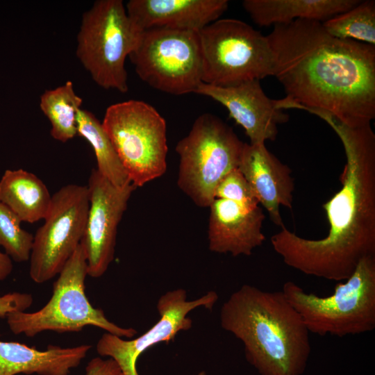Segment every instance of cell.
I'll use <instances>...</instances> for the list:
<instances>
[{
	"mask_svg": "<svg viewBox=\"0 0 375 375\" xmlns=\"http://www.w3.org/2000/svg\"><path fill=\"white\" fill-rule=\"evenodd\" d=\"M274 76L286 97L280 110L311 108L350 127L375 118V46L329 35L322 22L296 19L267 35Z\"/></svg>",
	"mask_w": 375,
	"mask_h": 375,
	"instance_id": "6da1fadb",
	"label": "cell"
},
{
	"mask_svg": "<svg viewBox=\"0 0 375 375\" xmlns=\"http://www.w3.org/2000/svg\"><path fill=\"white\" fill-rule=\"evenodd\" d=\"M314 115L336 133L346 156L342 187L322 205L328 235L303 238L284 226L270 241L288 266L340 281L352 274L361 259L375 256V134L371 125L350 127L328 112L317 110Z\"/></svg>",
	"mask_w": 375,
	"mask_h": 375,
	"instance_id": "7a4b0ae2",
	"label": "cell"
},
{
	"mask_svg": "<svg viewBox=\"0 0 375 375\" xmlns=\"http://www.w3.org/2000/svg\"><path fill=\"white\" fill-rule=\"evenodd\" d=\"M222 328L244 345L260 375H301L311 352L309 331L282 291L243 285L220 310Z\"/></svg>",
	"mask_w": 375,
	"mask_h": 375,
	"instance_id": "3957f363",
	"label": "cell"
},
{
	"mask_svg": "<svg viewBox=\"0 0 375 375\" xmlns=\"http://www.w3.org/2000/svg\"><path fill=\"white\" fill-rule=\"evenodd\" d=\"M301 315L310 333L343 337L375 328V256L363 258L334 292L319 297L306 292L292 281L281 290Z\"/></svg>",
	"mask_w": 375,
	"mask_h": 375,
	"instance_id": "277c9868",
	"label": "cell"
},
{
	"mask_svg": "<svg viewBox=\"0 0 375 375\" xmlns=\"http://www.w3.org/2000/svg\"><path fill=\"white\" fill-rule=\"evenodd\" d=\"M87 276V258L80 242L53 283L47 303L35 312L16 311L7 315L10 331L32 338L45 331L79 332L93 326L120 338H133L137 333L135 329L111 322L101 309L90 303L85 292Z\"/></svg>",
	"mask_w": 375,
	"mask_h": 375,
	"instance_id": "5b68a950",
	"label": "cell"
},
{
	"mask_svg": "<svg viewBox=\"0 0 375 375\" xmlns=\"http://www.w3.org/2000/svg\"><path fill=\"white\" fill-rule=\"evenodd\" d=\"M142 32L128 17L122 0L96 1L83 15L76 56L99 86L126 93L125 60Z\"/></svg>",
	"mask_w": 375,
	"mask_h": 375,
	"instance_id": "8992f818",
	"label": "cell"
},
{
	"mask_svg": "<svg viewBox=\"0 0 375 375\" xmlns=\"http://www.w3.org/2000/svg\"><path fill=\"white\" fill-rule=\"evenodd\" d=\"M245 142L218 117H198L176 146L178 188L198 206L209 207L221 180L238 167Z\"/></svg>",
	"mask_w": 375,
	"mask_h": 375,
	"instance_id": "52a82bcc",
	"label": "cell"
},
{
	"mask_svg": "<svg viewBox=\"0 0 375 375\" xmlns=\"http://www.w3.org/2000/svg\"><path fill=\"white\" fill-rule=\"evenodd\" d=\"M202 82L228 87L274 76L267 35L236 19H219L199 31Z\"/></svg>",
	"mask_w": 375,
	"mask_h": 375,
	"instance_id": "ba28073f",
	"label": "cell"
},
{
	"mask_svg": "<svg viewBox=\"0 0 375 375\" xmlns=\"http://www.w3.org/2000/svg\"><path fill=\"white\" fill-rule=\"evenodd\" d=\"M102 126L136 188L167 170V125L150 104L128 100L107 108Z\"/></svg>",
	"mask_w": 375,
	"mask_h": 375,
	"instance_id": "9c48e42d",
	"label": "cell"
},
{
	"mask_svg": "<svg viewBox=\"0 0 375 375\" xmlns=\"http://www.w3.org/2000/svg\"><path fill=\"white\" fill-rule=\"evenodd\" d=\"M128 58L138 76L159 91L181 95L194 92L202 83L199 32L165 28L142 31Z\"/></svg>",
	"mask_w": 375,
	"mask_h": 375,
	"instance_id": "30bf717a",
	"label": "cell"
},
{
	"mask_svg": "<svg viewBox=\"0 0 375 375\" xmlns=\"http://www.w3.org/2000/svg\"><path fill=\"white\" fill-rule=\"evenodd\" d=\"M89 209L87 185L69 184L53 194L44 224L33 236L29 274L36 283L58 275L84 234Z\"/></svg>",
	"mask_w": 375,
	"mask_h": 375,
	"instance_id": "8fae6325",
	"label": "cell"
},
{
	"mask_svg": "<svg viewBox=\"0 0 375 375\" xmlns=\"http://www.w3.org/2000/svg\"><path fill=\"white\" fill-rule=\"evenodd\" d=\"M217 299L215 291L193 301L187 300L186 291L182 288L169 291L158 301L160 318L150 329L130 340L104 333L97 343V352L115 360L124 375H139L136 363L143 352L161 342H169L178 332L190 329L192 321L188 317L189 312L201 306L212 310Z\"/></svg>",
	"mask_w": 375,
	"mask_h": 375,
	"instance_id": "7c38bea8",
	"label": "cell"
},
{
	"mask_svg": "<svg viewBox=\"0 0 375 375\" xmlns=\"http://www.w3.org/2000/svg\"><path fill=\"white\" fill-rule=\"evenodd\" d=\"M89 209L82 244L88 264V275L99 278L115 256L118 225L135 190L132 183L122 188L112 184L97 169L89 177Z\"/></svg>",
	"mask_w": 375,
	"mask_h": 375,
	"instance_id": "4fadbf2b",
	"label": "cell"
},
{
	"mask_svg": "<svg viewBox=\"0 0 375 375\" xmlns=\"http://www.w3.org/2000/svg\"><path fill=\"white\" fill-rule=\"evenodd\" d=\"M194 93L208 97L223 105L229 116L243 128L250 144L275 140L278 125L289 119V116L277 108L276 100L266 95L258 80L228 87L202 82Z\"/></svg>",
	"mask_w": 375,
	"mask_h": 375,
	"instance_id": "5bb4252c",
	"label": "cell"
},
{
	"mask_svg": "<svg viewBox=\"0 0 375 375\" xmlns=\"http://www.w3.org/2000/svg\"><path fill=\"white\" fill-rule=\"evenodd\" d=\"M253 189L271 221L284 226L280 206L292 208L294 178L292 170L265 147V143H244L238 167Z\"/></svg>",
	"mask_w": 375,
	"mask_h": 375,
	"instance_id": "9a60e30c",
	"label": "cell"
},
{
	"mask_svg": "<svg viewBox=\"0 0 375 375\" xmlns=\"http://www.w3.org/2000/svg\"><path fill=\"white\" fill-rule=\"evenodd\" d=\"M209 208L208 239L211 251L249 256L262 244L265 216L259 206L249 209L229 200L215 199Z\"/></svg>",
	"mask_w": 375,
	"mask_h": 375,
	"instance_id": "2e32d148",
	"label": "cell"
},
{
	"mask_svg": "<svg viewBox=\"0 0 375 375\" xmlns=\"http://www.w3.org/2000/svg\"><path fill=\"white\" fill-rule=\"evenodd\" d=\"M126 12L141 31L165 28L199 32L219 19L227 0H130Z\"/></svg>",
	"mask_w": 375,
	"mask_h": 375,
	"instance_id": "e0dca14e",
	"label": "cell"
},
{
	"mask_svg": "<svg viewBox=\"0 0 375 375\" xmlns=\"http://www.w3.org/2000/svg\"><path fill=\"white\" fill-rule=\"evenodd\" d=\"M91 347L90 344L67 348L50 345L40 351L22 343L0 340V375H68Z\"/></svg>",
	"mask_w": 375,
	"mask_h": 375,
	"instance_id": "ac0fdd59",
	"label": "cell"
},
{
	"mask_svg": "<svg viewBox=\"0 0 375 375\" xmlns=\"http://www.w3.org/2000/svg\"><path fill=\"white\" fill-rule=\"evenodd\" d=\"M359 0H244L242 6L258 26L311 19L323 22L357 5Z\"/></svg>",
	"mask_w": 375,
	"mask_h": 375,
	"instance_id": "d6986e66",
	"label": "cell"
},
{
	"mask_svg": "<svg viewBox=\"0 0 375 375\" xmlns=\"http://www.w3.org/2000/svg\"><path fill=\"white\" fill-rule=\"evenodd\" d=\"M52 196L34 174L22 169H7L0 179V201L22 222H37L47 215Z\"/></svg>",
	"mask_w": 375,
	"mask_h": 375,
	"instance_id": "ffe728a7",
	"label": "cell"
},
{
	"mask_svg": "<svg viewBox=\"0 0 375 375\" xmlns=\"http://www.w3.org/2000/svg\"><path fill=\"white\" fill-rule=\"evenodd\" d=\"M76 127L77 135L87 140L94 150L97 171L118 188L131 183L102 124L95 115L81 108L77 115Z\"/></svg>",
	"mask_w": 375,
	"mask_h": 375,
	"instance_id": "44dd1931",
	"label": "cell"
},
{
	"mask_svg": "<svg viewBox=\"0 0 375 375\" xmlns=\"http://www.w3.org/2000/svg\"><path fill=\"white\" fill-rule=\"evenodd\" d=\"M82 103L70 81L42 93L40 108L50 122L53 139L66 142L77 135L76 119Z\"/></svg>",
	"mask_w": 375,
	"mask_h": 375,
	"instance_id": "7402d4cb",
	"label": "cell"
},
{
	"mask_svg": "<svg viewBox=\"0 0 375 375\" xmlns=\"http://www.w3.org/2000/svg\"><path fill=\"white\" fill-rule=\"evenodd\" d=\"M331 35L375 46V1H360L352 8L323 22Z\"/></svg>",
	"mask_w": 375,
	"mask_h": 375,
	"instance_id": "603a6c76",
	"label": "cell"
},
{
	"mask_svg": "<svg viewBox=\"0 0 375 375\" xmlns=\"http://www.w3.org/2000/svg\"><path fill=\"white\" fill-rule=\"evenodd\" d=\"M20 219L0 201V246L11 260H29L33 235L21 227Z\"/></svg>",
	"mask_w": 375,
	"mask_h": 375,
	"instance_id": "cb8c5ba5",
	"label": "cell"
},
{
	"mask_svg": "<svg viewBox=\"0 0 375 375\" xmlns=\"http://www.w3.org/2000/svg\"><path fill=\"white\" fill-rule=\"evenodd\" d=\"M215 199L229 200L249 209L259 204L253 189L238 168L221 180L215 189Z\"/></svg>",
	"mask_w": 375,
	"mask_h": 375,
	"instance_id": "d4e9b609",
	"label": "cell"
},
{
	"mask_svg": "<svg viewBox=\"0 0 375 375\" xmlns=\"http://www.w3.org/2000/svg\"><path fill=\"white\" fill-rule=\"evenodd\" d=\"M33 303L31 294L12 292L0 296V317L5 318L12 312L25 311Z\"/></svg>",
	"mask_w": 375,
	"mask_h": 375,
	"instance_id": "484cf974",
	"label": "cell"
},
{
	"mask_svg": "<svg viewBox=\"0 0 375 375\" xmlns=\"http://www.w3.org/2000/svg\"><path fill=\"white\" fill-rule=\"evenodd\" d=\"M85 375H124L117 362L111 358L96 357L89 361Z\"/></svg>",
	"mask_w": 375,
	"mask_h": 375,
	"instance_id": "4316f807",
	"label": "cell"
},
{
	"mask_svg": "<svg viewBox=\"0 0 375 375\" xmlns=\"http://www.w3.org/2000/svg\"><path fill=\"white\" fill-rule=\"evenodd\" d=\"M13 265L11 258L0 251V281L6 279L11 274Z\"/></svg>",
	"mask_w": 375,
	"mask_h": 375,
	"instance_id": "83f0119b",
	"label": "cell"
}]
</instances>
